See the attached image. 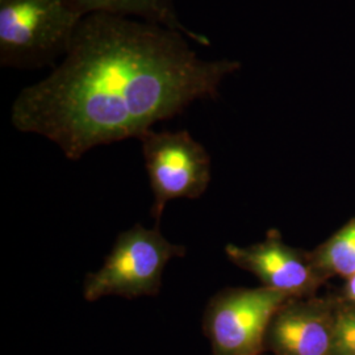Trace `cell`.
I'll use <instances>...</instances> for the list:
<instances>
[{"label": "cell", "instance_id": "4", "mask_svg": "<svg viewBox=\"0 0 355 355\" xmlns=\"http://www.w3.org/2000/svg\"><path fill=\"white\" fill-rule=\"evenodd\" d=\"M288 299L265 286L217 292L208 302L203 318L212 355L261 354L268 325Z\"/></svg>", "mask_w": 355, "mask_h": 355}, {"label": "cell", "instance_id": "5", "mask_svg": "<svg viewBox=\"0 0 355 355\" xmlns=\"http://www.w3.org/2000/svg\"><path fill=\"white\" fill-rule=\"evenodd\" d=\"M145 167L150 180L157 224L166 204L174 199H198L211 182V157L187 130L155 132L140 139Z\"/></svg>", "mask_w": 355, "mask_h": 355}, {"label": "cell", "instance_id": "6", "mask_svg": "<svg viewBox=\"0 0 355 355\" xmlns=\"http://www.w3.org/2000/svg\"><path fill=\"white\" fill-rule=\"evenodd\" d=\"M225 254L233 265L254 274L262 286L291 299L311 297L325 280L311 254L284 243L277 230H270L265 241L246 248L228 243Z\"/></svg>", "mask_w": 355, "mask_h": 355}, {"label": "cell", "instance_id": "2", "mask_svg": "<svg viewBox=\"0 0 355 355\" xmlns=\"http://www.w3.org/2000/svg\"><path fill=\"white\" fill-rule=\"evenodd\" d=\"M82 19L64 0H0V64L36 69L62 60Z\"/></svg>", "mask_w": 355, "mask_h": 355}, {"label": "cell", "instance_id": "7", "mask_svg": "<svg viewBox=\"0 0 355 355\" xmlns=\"http://www.w3.org/2000/svg\"><path fill=\"white\" fill-rule=\"evenodd\" d=\"M337 305L312 296L288 299L271 320L265 345L275 355H329Z\"/></svg>", "mask_w": 355, "mask_h": 355}, {"label": "cell", "instance_id": "10", "mask_svg": "<svg viewBox=\"0 0 355 355\" xmlns=\"http://www.w3.org/2000/svg\"><path fill=\"white\" fill-rule=\"evenodd\" d=\"M329 355H355V304L337 305Z\"/></svg>", "mask_w": 355, "mask_h": 355}, {"label": "cell", "instance_id": "11", "mask_svg": "<svg viewBox=\"0 0 355 355\" xmlns=\"http://www.w3.org/2000/svg\"><path fill=\"white\" fill-rule=\"evenodd\" d=\"M345 300L355 304V274L353 277L347 278L346 288H345Z\"/></svg>", "mask_w": 355, "mask_h": 355}, {"label": "cell", "instance_id": "3", "mask_svg": "<svg viewBox=\"0 0 355 355\" xmlns=\"http://www.w3.org/2000/svg\"><path fill=\"white\" fill-rule=\"evenodd\" d=\"M184 255L186 248L166 240L158 227L146 229L137 224L120 233L104 265L87 274L83 297L96 302L105 296H155L167 263Z\"/></svg>", "mask_w": 355, "mask_h": 355}, {"label": "cell", "instance_id": "8", "mask_svg": "<svg viewBox=\"0 0 355 355\" xmlns=\"http://www.w3.org/2000/svg\"><path fill=\"white\" fill-rule=\"evenodd\" d=\"M66 4L80 16L111 15L139 19L153 24L170 28L190 38L192 42L207 46L209 41L184 26L179 16L174 0H64Z\"/></svg>", "mask_w": 355, "mask_h": 355}, {"label": "cell", "instance_id": "1", "mask_svg": "<svg viewBox=\"0 0 355 355\" xmlns=\"http://www.w3.org/2000/svg\"><path fill=\"white\" fill-rule=\"evenodd\" d=\"M170 28L111 15L85 16L61 62L23 89L13 127L54 142L76 161L91 149L141 139L153 125L214 99L230 60H204Z\"/></svg>", "mask_w": 355, "mask_h": 355}, {"label": "cell", "instance_id": "9", "mask_svg": "<svg viewBox=\"0 0 355 355\" xmlns=\"http://www.w3.org/2000/svg\"><path fill=\"white\" fill-rule=\"evenodd\" d=\"M311 259L325 277L350 278L355 274V218L322 243Z\"/></svg>", "mask_w": 355, "mask_h": 355}]
</instances>
